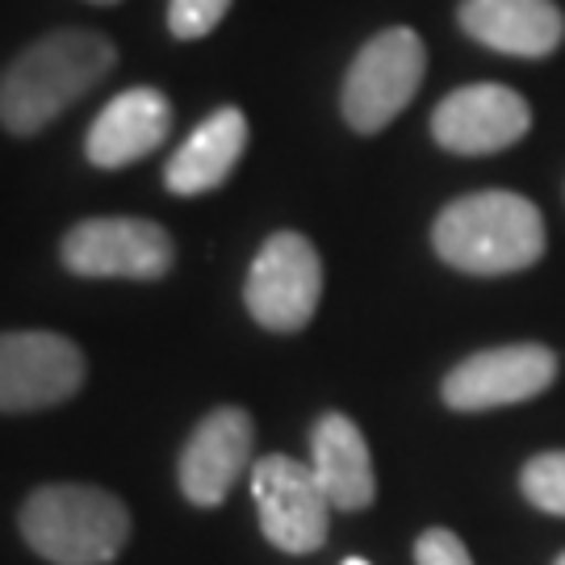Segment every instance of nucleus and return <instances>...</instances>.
Wrapping results in <instances>:
<instances>
[{
  "instance_id": "7",
  "label": "nucleus",
  "mask_w": 565,
  "mask_h": 565,
  "mask_svg": "<svg viewBox=\"0 0 565 565\" xmlns=\"http://www.w3.org/2000/svg\"><path fill=\"white\" fill-rule=\"evenodd\" d=\"M252 499L260 511L268 545L281 553H315L331 532V499L319 486L315 469L294 457H260L252 465Z\"/></svg>"
},
{
  "instance_id": "8",
  "label": "nucleus",
  "mask_w": 565,
  "mask_h": 565,
  "mask_svg": "<svg viewBox=\"0 0 565 565\" xmlns=\"http://www.w3.org/2000/svg\"><path fill=\"white\" fill-rule=\"evenodd\" d=\"M88 364L67 335L4 331L0 335V415L46 411L81 394Z\"/></svg>"
},
{
  "instance_id": "20",
  "label": "nucleus",
  "mask_w": 565,
  "mask_h": 565,
  "mask_svg": "<svg viewBox=\"0 0 565 565\" xmlns=\"http://www.w3.org/2000/svg\"><path fill=\"white\" fill-rule=\"evenodd\" d=\"M88 4H118V0H88Z\"/></svg>"
},
{
  "instance_id": "16",
  "label": "nucleus",
  "mask_w": 565,
  "mask_h": 565,
  "mask_svg": "<svg viewBox=\"0 0 565 565\" xmlns=\"http://www.w3.org/2000/svg\"><path fill=\"white\" fill-rule=\"evenodd\" d=\"M524 486L527 503L548 511V515H565V452H541L524 465Z\"/></svg>"
},
{
  "instance_id": "1",
  "label": "nucleus",
  "mask_w": 565,
  "mask_h": 565,
  "mask_svg": "<svg viewBox=\"0 0 565 565\" xmlns=\"http://www.w3.org/2000/svg\"><path fill=\"white\" fill-rule=\"evenodd\" d=\"M118 46L102 30L63 25L30 42L0 76V126L18 139H30L63 118L88 88L114 72Z\"/></svg>"
},
{
  "instance_id": "5",
  "label": "nucleus",
  "mask_w": 565,
  "mask_h": 565,
  "mask_svg": "<svg viewBox=\"0 0 565 565\" xmlns=\"http://www.w3.org/2000/svg\"><path fill=\"white\" fill-rule=\"evenodd\" d=\"M247 315L268 331H302L323 298V260L298 231L268 235L247 268Z\"/></svg>"
},
{
  "instance_id": "15",
  "label": "nucleus",
  "mask_w": 565,
  "mask_h": 565,
  "mask_svg": "<svg viewBox=\"0 0 565 565\" xmlns=\"http://www.w3.org/2000/svg\"><path fill=\"white\" fill-rule=\"evenodd\" d=\"M243 147H247V118L235 105H223L172 151V160L163 168V184L181 198L210 193V189L226 184V177L235 172V163L243 160Z\"/></svg>"
},
{
  "instance_id": "13",
  "label": "nucleus",
  "mask_w": 565,
  "mask_h": 565,
  "mask_svg": "<svg viewBox=\"0 0 565 565\" xmlns=\"http://www.w3.org/2000/svg\"><path fill=\"white\" fill-rule=\"evenodd\" d=\"M461 30L499 55L541 60L565 39V18L553 0H461Z\"/></svg>"
},
{
  "instance_id": "2",
  "label": "nucleus",
  "mask_w": 565,
  "mask_h": 565,
  "mask_svg": "<svg viewBox=\"0 0 565 565\" xmlns=\"http://www.w3.org/2000/svg\"><path fill=\"white\" fill-rule=\"evenodd\" d=\"M440 260L473 277H507L545 256V218L520 193H469L431 226Z\"/></svg>"
},
{
  "instance_id": "17",
  "label": "nucleus",
  "mask_w": 565,
  "mask_h": 565,
  "mask_svg": "<svg viewBox=\"0 0 565 565\" xmlns=\"http://www.w3.org/2000/svg\"><path fill=\"white\" fill-rule=\"evenodd\" d=\"M226 9L231 0H168V30L181 42L205 39L226 18Z\"/></svg>"
},
{
  "instance_id": "21",
  "label": "nucleus",
  "mask_w": 565,
  "mask_h": 565,
  "mask_svg": "<svg viewBox=\"0 0 565 565\" xmlns=\"http://www.w3.org/2000/svg\"><path fill=\"white\" fill-rule=\"evenodd\" d=\"M553 565H565V553H562V557H557V562H553Z\"/></svg>"
},
{
  "instance_id": "10",
  "label": "nucleus",
  "mask_w": 565,
  "mask_h": 565,
  "mask_svg": "<svg viewBox=\"0 0 565 565\" xmlns=\"http://www.w3.org/2000/svg\"><path fill=\"white\" fill-rule=\"evenodd\" d=\"M256 424L243 406H214L181 448L177 482L193 507H218L252 469Z\"/></svg>"
},
{
  "instance_id": "9",
  "label": "nucleus",
  "mask_w": 565,
  "mask_h": 565,
  "mask_svg": "<svg viewBox=\"0 0 565 565\" xmlns=\"http://www.w3.org/2000/svg\"><path fill=\"white\" fill-rule=\"evenodd\" d=\"M557 377V356L545 343H507L461 361L445 377V403L452 411H494L545 394Z\"/></svg>"
},
{
  "instance_id": "12",
  "label": "nucleus",
  "mask_w": 565,
  "mask_h": 565,
  "mask_svg": "<svg viewBox=\"0 0 565 565\" xmlns=\"http://www.w3.org/2000/svg\"><path fill=\"white\" fill-rule=\"evenodd\" d=\"M172 130V102L163 97L160 88H126L114 102L105 105L97 121L84 135V156L93 168L114 172L126 163L147 160Z\"/></svg>"
},
{
  "instance_id": "4",
  "label": "nucleus",
  "mask_w": 565,
  "mask_h": 565,
  "mask_svg": "<svg viewBox=\"0 0 565 565\" xmlns=\"http://www.w3.org/2000/svg\"><path fill=\"white\" fill-rule=\"evenodd\" d=\"M427 72V51L415 30L394 25L361 46L343 81V118L361 135H377L415 102Z\"/></svg>"
},
{
  "instance_id": "3",
  "label": "nucleus",
  "mask_w": 565,
  "mask_h": 565,
  "mask_svg": "<svg viewBox=\"0 0 565 565\" xmlns=\"http://www.w3.org/2000/svg\"><path fill=\"white\" fill-rule=\"evenodd\" d=\"M21 541L51 565H109L130 541V507L88 482L39 486L18 511Z\"/></svg>"
},
{
  "instance_id": "11",
  "label": "nucleus",
  "mask_w": 565,
  "mask_h": 565,
  "mask_svg": "<svg viewBox=\"0 0 565 565\" xmlns=\"http://www.w3.org/2000/svg\"><path fill=\"white\" fill-rule=\"evenodd\" d=\"M532 130L527 102L507 84H465L431 114V135L457 156H494Z\"/></svg>"
},
{
  "instance_id": "19",
  "label": "nucleus",
  "mask_w": 565,
  "mask_h": 565,
  "mask_svg": "<svg viewBox=\"0 0 565 565\" xmlns=\"http://www.w3.org/2000/svg\"><path fill=\"white\" fill-rule=\"evenodd\" d=\"M343 565H369V562H361V557H348Z\"/></svg>"
},
{
  "instance_id": "18",
  "label": "nucleus",
  "mask_w": 565,
  "mask_h": 565,
  "mask_svg": "<svg viewBox=\"0 0 565 565\" xmlns=\"http://www.w3.org/2000/svg\"><path fill=\"white\" fill-rule=\"evenodd\" d=\"M415 565H473L469 548L457 532L448 527H427L424 536L415 541Z\"/></svg>"
},
{
  "instance_id": "6",
  "label": "nucleus",
  "mask_w": 565,
  "mask_h": 565,
  "mask_svg": "<svg viewBox=\"0 0 565 565\" xmlns=\"http://www.w3.org/2000/svg\"><path fill=\"white\" fill-rule=\"evenodd\" d=\"M60 260L97 281H160L177 260V243L151 218H84L63 235Z\"/></svg>"
},
{
  "instance_id": "14",
  "label": "nucleus",
  "mask_w": 565,
  "mask_h": 565,
  "mask_svg": "<svg viewBox=\"0 0 565 565\" xmlns=\"http://www.w3.org/2000/svg\"><path fill=\"white\" fill-rule=\"evenodd\" d=\"M310 469L335 511H364L377 499V473L364 431L340 411H327L310 431Z\"/></svg>"
}]
</instances>
